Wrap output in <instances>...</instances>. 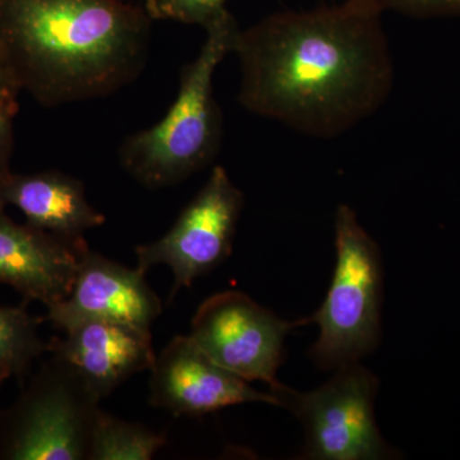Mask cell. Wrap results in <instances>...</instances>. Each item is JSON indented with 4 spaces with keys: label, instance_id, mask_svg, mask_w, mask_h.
Instances as JSON below:
<instances>
[{
    "label": "cell",
    "instance_id": "6da1fadb",
    "mask_svg": "<svg viewBox=\"0 0 460 460\" xmlns=\"http://www.w3.org/2000/svg\"><path fill=\"white\" fill-rule=\"evenodd\" d=\"M374 0L270 14L241 30L239 102L314 137L349 131L392 93L394 66Z\"/></svg>",
    "mask_w": 460,
    "mask_h": 460
},
{
    "label": "cell",
    "instance_id": "7a4b0ae2",
    "mask_svg": "<svg viewBox=\"0 0 460 460\" xmlns=\"http://www.w3.org/2000/svg\"><path fill=\"white\" fill-rule=\"evenodd\" d=\"M151 21L126 0H0V53L45 107L102 98L141 75Z\"/></svg>",
    "mask_w": 460,
    "mask_h": 460
},
{
    "label": "cell",
    "instance_id": "3957f363",
    "mask_svg": "<svg viewBox=\"0 0 460 460\" xmlns=\"http://www.w3.org/2000/svg\"><path fill=\"white\" fill-rule=\"evenodd\" d=\"M198 58L181 69L180 91L165 117L120 146L124 171L150 190L186 181L210 165L223 140V114L214 96L217 66L234 50L237 20L226 11L206 27Z\"/></svg>",
    "mask_w": 460,
    "mask_h": 460
},
{
    "label": "cell",
    "instance_id": "277c9868",
    "mask_svg": "<svg viewBox=\"0 0 460 460\" xmlns=\"http://www.w3.org/2000/svg\"><path fill=\"white\" fill-rule=\"evenodd\" d=\"M335 251L328 295L311 317L320 335L310 354L323 370L358 362L376 349L381 335L380 248L348 205L339 206L335 215Z\"/></svg>",
    "mask_w": 460,
    "mask_h": 460
},
{
    "label": "cell",
    "instance_id": "5b68a950",
    "mask_svg": "<svg viewBox=\"0 0 460 460\" xmlns=\"http://www.w3.org/2000/svg\"><path fill=\"white\" fill-rule=\"evenodd\" d=\"M100 402L75 367L50 354L0 411V459L87 460Z\"/></svg>",
    "mask_w": 460,
    "mask_h": 460
},
{
    "label": "cell",
    "instance_id": "8992f818",
    "mask_svg": "<svg viewBox=\"0 0 460 460\" xmlns=\"http://www.w3.org/2000/svg\"><path fill=\"white\" fill-rule=\"evenodd\" d=\"M378 378L358 362L338 368L337 375L314 392L280 393L281 402L295 411L305 429L302 458L377 460L395 456L380 434L374 404Z\"/></svg>",
    "mask_w": 460,
    "mask_h": 460
},
{
    "label": "cell",
    "instance_id": "52a82bcc",
    "mask_svg": "<svg viewBox=\"0 0 460 460\" xmlns=\"http://www.w3.org/2000/svg\"><path fill=\"white\" fill-rule=\"evenodd\" d=\"M243 208V192L230 180L226 168L215 166L169 232L136 248V269L146 274L154 266H168L174 277L169 296L172 302L181 288L192 286L228 259Z\"/></svg>",
    "mask_w": 460,
    "mask_h": 460
},
{
    "label": "cell",
    "instance_id": "ba28073f",
    "mask_svg": "<svg viewBox=\"0 0 460 460\" xmlns=\"http://www.w3.org/2000/svg\"><path fill=\"white\" fill-rule=\"evenodd\" d=\"M281 320L239 292H222L202 302L190 337L210 358L248 383L263 381L278 396L283 345L290 330L305 321Z\"/></svg>",
    "mask_w": 460,
    "mask_h": 460
},
{
    "label": "cell",
    "instance_id": "9c48e42d",
    "mask_svg": "<svg viewBox=\"0 0 460 460\" xmlns=\"http://www.w3.org/2000/svg\"><path fill=\"white\" fill-rule=\"evenodd\" d=\"M150 371L148 402L175 417L205 416L246 402L283 405L277 395L256 390L215 362L190 335L172 339Z\"/></svg>",
    "mask_w": 460,
    "mask_h": 460
},
{
    "label": "cell",
    "instance_id": "30bf717a",
    "mask_svg": "<svg viewBox=\"0 0 460 460\" xmlns=\"http://www.w3.org/2000/svg\"><path fill=\"white\" fill-rule=\"evenodd\" d=\"M162 313V301L148 287L144 272L87 248L71 293L62 302L48 305L47 320L63 332L91 320L151 330Z\"/></svg>",
    "mask_w": 460,
    "mask_h": 460
},
{
    "label": "cell",
    "instance_id": "8fae6325",
    "mask_svg": "<svg viewBox=\"0 0 460 460\" xmlns=\"http://www.w3.org/2000/svg\"><path fill=\"white\" fill-rule=\"evenodd\" d=\"M4 208L0 205V283L45 307L62 302L89 248L84 238H60L29 224L20 226Z\"/></svg>",
    "mask_w": 460,
    "mask_h": 460
},
{
    "label": "cell",
    "instance_id": "7c38bea8",
    "mask_svg": "<svg viewBox=\"0 0 460 460\" xmlns=\"http://www.w3.org/2000/svg\"><path fill=\"white\" fill-rule=\"evenodd\" d=\"M65 334L51 339L48 352L75 367L102 401L155 361L151 330L91 320Z\"/></svg>",
    "mask_w": 460,
    "mask_h": 460
},
{
    "label": "cell",
    "instance_id": "4fadbf2b",
    "mask_svg": "<svg viewBox=\"0 0 460 460\" xmlns=\"http://www.w3.org/2000/svg\"><path fill=\"white\" fill-rule=\"evenodd\" d=\"M0 196L17 208L32 228L66 239H83L105 217L87 201L83 181L60 172L9 174Z\"/></svg>",
    "mask_w": 460,
    "mask_h": 460
},
{
    "label": "cell",
    "instance_id": "5bb4252c",
    "mask_svg": "<svg viewBox=\"0 0 460 460\" xmlns=\"http://www.w3.org/2000/svg\"><path fill=\"white\" fill-rule=\"evenodd\" d=\"M165 444L164 434L100 410L91 435L87 460H150Z\"/></svg>",
    "mask_w": 460,
    "mask_h": 460
},
{
    "label": "cell",
    "instance_id": "9a60e30c",
    "mask_svg": "<svg viewBox=\"0 0 460 460\" xmlns=\"http://www.w3.org/2000/svg\"><path fill=\"white\" fill-rule=\"evenodd\" d=\"M49 350L39 320L23 307L0 305V375L23 380L33 363Z\"/></svg>",
    "mask_w": 460,
    "mask_h": 460
},
{
    "label": "cell",
    "instance_id": "2e32d148",
    "mask_svg": "<svg viewBox=\"0 0 460 460\" xmlns=\"http://www.w3.org/2000/svg\"><path fill=\"white\" fill-rule=\"evenodd\" d=\"M228 0H145L151 20H171L186 25L208 27L228 9Z\"/></svg>",
    "mask_w": 460,
    "mask_h": 460
},
{
    "label": "cell",
    "instance_id": "e0dca14e",
    "mask_svg": "<svg viewBox=\"0 0 460 460\" xmlns=\"http://www.w3.org/2000/svg\"><path fill=\"white\" fill-rule=\"evenodd\" d=\"M383 9L407 16L429 18L460 16V0H374Z\"/></svg>",
    "mask_w": 460,
    "mask_h": 460
},
{
    "label": "cell",
    "instance_id": "ac0fdd59",
    "mask_svg": "<svg viewBox=\"0 0 460 460\" xmlns=\"http://www.w3.org/2000/svg\"><path fill=\"white\" fill-rule=\"evenodd\" d=\"M17 109V100L0 96V180H5L11 174L9 157L13 144V117Z\"/></svg>",
    "mask_w": 460,
    "mask_h": 460
},
{
    "label": "cell",
    "instance_id": "d6986e66",
    "mask_svg": "<svg viewBox=\"0 0 460 460\" xmlns=\"http://www.w3.org/2000/svg\"><path fill=\"white\" fill-rule=\"evenodd\" d=\"M20 87L17 86L16 81L12 77L2 53H0V96L12 100H17Z\"/></svg>",
    "mask_w": 460,
    "mask_h": 460
},
{
    "label": "cell",
    "instance_id": "ffe728a7",
    "mask_svg": "<svg viewBox=\"0 0 460 460\" xmlns=\"http://www.w3.org/2000/svg\"><path fill=\"white\" fill-rule=\"evenodd\" d=\"M4 180H0V189H2V183ZM0 205L5 206L4 202H3L2 196H0Z\"/></svg>",
    "mask_w": 460,
    "mask_h": 460
},
{
    "label": "cell",
    "instance_id": "44dd1931",
    "mask_svg": "<svg viewBox=\"0 0 460 460\" xmlns=\"http://www.w3.org/2000/svg\"><path fill=\"white\" fill-rule=\"evenodd\" d=\"M5 380H7V378H5L4 376H2V375H0V387H2L3 383H4Z\"/></svg>",
    "mask_w": 460,
    "mask_h": 460
}]
</instances>
